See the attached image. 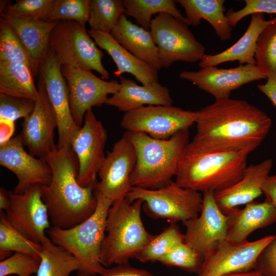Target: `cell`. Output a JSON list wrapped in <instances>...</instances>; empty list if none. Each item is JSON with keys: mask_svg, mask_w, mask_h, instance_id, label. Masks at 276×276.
Returning <instances> with one entry per match:
<instances>
[{"mask_svg": "<svg viewBox=\"0 0 276 276\" xmlns=\"http://www.w3.org/2000/svg\"><path fill=\"white\" fill-rule=\"evenodd\" d=\"M40 244L30 240L15 229L8 221L4 211H0V259L3 260L12 252L40 256Z\"/></svg>", "mask_w": 276, "mask_h": 276, "instance_id": "cell-32", "label": "cell"}, {"mask_svg": "<svg viewBox=\"0 0 276 276\" xmlns=\"http://www.w3.org/2000/svg\"><path fill=\"white\" fill-rule=\"evenodd\" d=\"M203 260V257L183 242L173 247L159 262L167 266L177 267L197 273Z\"/></svg>", "mask_w": 276, "mask_h": 276, "instance_id": "cell-38", "label": "cell"}, {"mask_svg": "<svg viewBox=\"0 0 276 276\" xmlns=\"http://www.w3.org/2000/svg\"><path fill=\"white\" fill-rule=\"evenodd\" d=\"M0 61L20 62L27 65L37 76L32 61L12 28L0 18Z\"/></svg>", "mask_w": 276, "mask_h": 276, "instance_id": "cell-36", "label": "cell"}, {"mask_svg": "<svg viewBox=\"0 0 276 276\" xmlns=\"http://www.w3.org/2000/svg\"><path fill=\"white\" fill-rule=\"evenodd\" d=\"M266 200L276 208V175L269 176L262 186Z\"/></svg>", "mask_w": 276, "mask_h": 276, "instance_id": "cell-45", "label": "cell"}, {"mask_svg": "<svg viewBox=\"0 0 276 276\" xmlns=\"http://www.w3.org/2000/svg\"><path fill=\"white\" fill-rule=\"evenodd\" d=\"M195 111L173 105H148L125 112L121 126L128 132L147 134L156 139H168L189 130L196 122Z\"/></svg>", "mask_w": 276, "mask_h": 276, "instance_id": "cell-10", "label": "cell"}, {"mask_svg": "<svg viewBox=\"0 0 276 276\" xmlns=\"http://www.w3.org/2000/svg\"><path fill=\"white\" fill-rule=\"evenodd\" d=\"M34 76L24 63L0 61V93L35 102L39 93Z\"/></svg>", "mask_w": 276, "mask_h": 276, "instance_id": "cell-29", "label": "cell"}, {"mask_svg": "<svg viewBox=\"0 0 276 276\" xmlns=\"http://www.w3.org/2000/svg\"><path fill=\"white\" fill-rule=\"evenodd\" d=\"M255 58L267 80H276V17L260 33Z\"/></svg>", "mask_w": 276, "mask_h": 276, "instance_id": "cell-33", "label": "cell"}, {"mask_svg": "<svg viewBox=\"0 0 276 276\" xmlns=\"http://www.w3.org/2000/svg\"><path fill=\"white\" fill-rule=\"evenodd\" d=\"M37 87L39 95L34 108L24 119L19 135L30 154L37 157H44L57 148L54 131L57 124L44 83L39 77Z\"/></svg>", "mask_w": 276, "mask_h": 276, "instance_id": "cell-18", "label": "cell"}, {"mask_svg": "<svg viewBox=\"0 0 276 276\" xmlns=\"http://www.w3.org/2000/svg\"><path fill=\"white\" fill-rule=\"evenodd\" d=\"M179 77L191 82L215 100L229 98L232 91L254 81L267 79L256 65L245 64L230 68L208 66L197 71H183Z\"/></svg>", "mask_w": 276, "mask_h": 276, "instance_id": "cell-19", "label": "cell"}, {"mask_svg": "<svg viewBox=\"0 0 276 276\" xmlns=\"http://www.w3.org/2000/svg\"><path fill=\"white\" fill-rule=\"evenodd\" d=\"M123 2L125 14L134 18L141 27L148 31H150L152 16L162 13L170 14L188 24L185 16L177 7L176 1L123 0Z\"/></svg>", "mask_w": 276, "mask_h": 276, "instance_id": "cell-31", "label": "cell"}, {"mask_svg": "<svg viewBox=\"0 0 276 276\" xmlns=\"http://www.w3.org/2000/svg\"><path fill=\"white\" fill-rule=\"evenodd\" d=\"M229 217L226 240L237 242L247 241L254 231L276 222V208L267 200L263 202L252 201L244 208H238L227 215Z\"/></svg>", "mask_w": 276, "mask_h": 276, "instance_id": "cell-26", "label": "cell"}, {"mask_svg": "<svg viewBox=\"0 0 276 276\" xmlns=\"http://www.w3.org/2000/svg\"><path fill=\"white\" fill-rule=\"evenodd\" d=\"M126 198L131 202L142 200L143 210L149 217L174 223L197 217L202 204L199 192L182 188L173 181L156 189L132 187Z\"/></svg>", "mask_w": 276, "mask_h": 276, "instance_id": "cell-8", "label": "cell"}, {"mask_svg": "<svg viewBox=\"0 0 276 276\" xmlns=\"http://www.w3.org/2000/svg\"><path fill=\"white\" fill-rule=\"evenodd\" d=\"M193 141L204 146L246 150L259 146L271 126L267 114L244 100L215 101L198 111Z\"/></svg>", "mask_w": 276, "mask_h": 276, "instance_id": "cell-1", "label": "cell"}, {"mask_svg": "<svg viewBox=\"0 0 276 276\" xmlns=\"http://www.w3.org/2000/svg\"><path fill=\"white\" fill-rule=\"evenodd\" d=\"M20 135L0 146V164L16 176L17 183L13 190L16 194L24 192L34 185H48L51 180V169L43 157H37L27 152Z\"/></svg>", "mask_w": 276, "mask_h": 276, "instance_id": "cell-20", "label": "cell"}, {"mask_svg": "<svg viewBox=\"0 0 276 276\" xmlns=\"http://www.w3.org/2000/svg\"><path fill=\"white\" fill-rule=\"evenodd\" d=\"M184 9L189 25L197 26L205 19L213 27L221 40L232 37L233 28L229 25L224 11V0H177Z\"/></svg>", "mask_w": 276, "mask_h": 276, "instance_id": "cell-28", "label": "cell"}, {"mask_svg": "<svg viewBox=\"0 0 276 276\" xmlns=\"http://www.w3.org/2000/svg\"><path fill=\"white\" fill-rule=\"evenodd\" d=\"M245 6L241 9L235 11L232 8L228 9L225 15L229 25L235 27L244 17L258 13H275L276 0H245Z\"/></svg>", "mask_w": 276, "mask_h": 276, "instance_id": "cell-42", "label": "cell"}, {"mask_svg": "<svg viewBox=\"0 0 276 276\" xmlns=\"http://www.w3.org/2000/svg\"><path fill=\"white\" fill-rule=\"evenodd\" d=\"M189 25L170 14H158L151 22L150 31L158 49L161 68H168L176 61L194 63L205 54Z\"/></svg>", "mask_w": 276, "mask_h": 276, "instance_id": "cell-9", "label": "cell"}, {"mask_svg": "<svg viewBox=\"0 0 276 276\" xmlns=\"http://www.w3.org/2000/svg\"><path fill=\"white\" fill-rule=\"evenodd\" d=\"M42 250L37 276H70L77 271L76 259L67 251L54 244L47 236L40 242Z\"/></svg>", "mask_w": 276, "mask_h": 276, "instance_id": "cell-30", "label": "cell"}, {"mask_svg": "<svg viewBox=\"0 0 276 276\" xmlns=\"http://www.w3.org/2000/svg\"><path fill=\"white\" fill-rule=\"evenodd\" d=\"M254 270L262 276H276V235L261 252Z\"/></svg>", "mask_w": 276, "mask_h": 276, "instance_id": "cell-43", "label": "cell"}, {"mask_svg": "<svg viewBox=\"0 0 276 276\" xmlns=\"http://www.w3.org/2000/svg\"><path fill=\"white\" fill-rule=\"evenodd\" d=\"M184 242L182 234L175 223H171L152 239L136 258L141 262L158 261L173 247Z\"/></svg>", "mask_w": 276, "mask_h": 276, "instance_id": "cell-35", "label": "cell"}, {"mask_svg": "<svg viewBox=\"0 0 276 276\" xmlns=\"http://www.w3.org/2000/svg\"><path fill=\"white\" fill-rule=\"evenodd\" d=\"M40 256L14 252L9 257L1 260L0 276L16 274L17 276H31L37 273Z\"/></svg>", "mask_w": 276, "mask_h": 276, "instance_id": "cell-39", "label": "cell"}, {"mask_svg": "<svg viewBox=\"0 0 276 276\" xmlns=\"http://www.w3.org/2000/svg\"><path fill=\"white\" fill-rule=\"evenodd\" d=\"M124 134L136 155L130 177L132 187L156 189L172 181L183 150L190 142L189 130L166 140L154 139L143 132L126 131Z\"/></svg>", "mask_w": 276, "mask_h": 276, "instance_id": "cell-4", "label": "cell"}, {"mask_svg": "<svg viewBox=\"0 0 276 276\" xmlns=\"http://www.w3.org/2000/svg\"><path fill=\"white\" fill-rule=\"evenodd\" d=\"M1 18L16 33L27 51L36 75L41 61L49 48L51 33L58 21L28 20L1 12Z\"/></svg>", "mask_w": 276, "mask_h": 276, "instance_id": "cell-24", "label": "cell"}, {"mask_svg": "<svg viewBox=\"0 0 276 276\" xmlns=\"http://www.w3.org/2000/svg\"><path fill=\"white\" fill-rule=\"evenodd\" d=\"M88 33L96 45L112 58L117 68L114 73L116 76L120 77L124 73H129L142 85L158 82V70L125 49L110 33L91 29Z\"/></svg>", "mask_w": 276, "mask_h": 276, "instance_id": "cell-23", "label": "cell"}, {"mask_svg": "<svg viewBox=\"0 0 276 276\" xmlns=\"http://www.w3.org/2000/svg\"><path fill=\"white\" fill-rule=\"evenodd\" d=\"M52 171L48 185L41 186L52 226L67 229L90 217L97 206V181L83 187L78 182L79 164L71 148H56L43 157Z\"/></svg>", "mask_w": 276, "mask_h": 276, "instance_id": "cell-2", "label": "cell"}, {"mask_svg": "<svg viewBox=\"0 0 276 276\" xmlns=\"http://www.w3.org/2000/svg\"><path fill=\"white\" fill-rule=\"evenodd\" d=\"M90 0H54L45 21L72 20L83 25L89 17Z\"/></svg>", "mask_w": 276, "mask_h": 276, "instance_id": "cell-37", "label": "cell"}, {"mask_svg": "<svg viewBox=\"0 0 276 276\" xmlns=\"http://www.w3.org/2000/svg\"><path fill=\"white\" fill-rule=\"evenodd\" d=\"M110 33L135 56L158 70L161 68L158 49L150 31L133 23L124 14Z\"/></svg>", "mask_w": 276, "mask_h": 276, "instance_id": "cell-27", "label": "cell"}, {"mask_svg": "<svg viewBox=\"0 0 276 276\" xmlns=\"http://www.w3.org/2000/svg\"><path fill=\"white\" fill-rule=\"evenodd\" d=\"M61 71L69 89L72 113L79 127L82 126L87 110L105 104L109 95H113L121 87L117 80L102 79L91 71L62 65Z\"/></svg>", "mask_w": 276, "mask_h": 276, "instance_id": "cell-12", "label": "cell"}, {"mask_svg": "<svg viewBox=\"0 0 276 276\" xmlns=\"http://www.w3.org/2000/svg\"><path fill=\"white\" fill-rule=\"evenodd\" d=\"M107 134L92 109L85 114L83 125L74 134L71 147L79 164L77 180L83 187L97 181V176L104 161Z\"/></svg>", "mask_w": 276, "mask_h": 276, "instance_id": "cell-13", "label": "cell"}, {"mask_svg": "<svg viewBox=\"0 0 276 276\" xmlns=\"http://www.w3.org/2000/svg\"><path fill=\"white\" fill-rule=\"evenodd\" d=\"M124 14L123 0H90L88 23L91 30L111 33Z\"/></svg>", "mask_w": 276, "mask_h": 276, "instance_id": "cell-34", "label": "cell"}, {"mask_svg": "<svg viewBox=\"0 0 276 276\" xmlns=\"http://www.w3.org/2000/svg\"><path fill=\"white\" fill-rule=\"evenodd\" d=\"M10 191L3 187L0 188V211L5 212L10 205Z\"/></svg>", "mask_w": 276, "mask_h": 276, "instance_id": "cell-47", "label": "cell"}, {"mask_svg": "<svg viewBox=\"0 0 276 276\" xmlns=\"http://www.w3.org/2000/svg\"><path fill=\"white\" fill-rule=\"evenodd\" d=\"M53 2L54 0H18L14 4L8 3L2 12L25 19L45 21Z\"/></svg>", "mask_w": 276, "mask_h": 276, "instance_id": "cell-40", "label": "cell"}, {"mask_svg": "<svg viewBox=\"0 0 276 276\" xmlns=\"http://www.w3.org/2000/svg\"><path fill=\"white\" fill-rule=\"evenodd\" d=\"M275 235L251 242L225 240L204 258L197 276H224L254 270L261 252Z\"/></svg>", "mask_w": 276, "mask_h": 276, "instance_id": "cell-15", "label": "cell"}, {"mask_svg": "<svg viewBox=\"0 0 276 276\" xmlns=\"http://www.w3.org/2000/svg\"><path fill=\"white\" fill-rule=\"evenodd\" d=\"M35 102L0 93L1 120L14 122L16 120L25 119L33 111Z\"/></svg>", "mask_w": 276, "mask_h": 276, "instance_id": "cell-41", "label": "cell"}, {"mask_svg": "<svg viewBox=\"0 0 276 276\" xmlns=\"http://www.w3.org/2000/svg\"><path fill=\"white\" fill-rule=\"evenodd\" d=\"M136 162L134 147L127 136L122 137L107 152L98 172L95 192L112 203L126 197L132 187L130 177Z\"/></svg>", "mask_w": 276, "mask_h": 276, "instance_id": "cell-16", "label": "cell"}, {"mask_svg": "<svg viewBox=\"0 0 276 276\" xmlns=\"http://www.w3.org/2000/svg\"><path fill=\"white\" fill-rule=\"evenodd\" d=\"M50 48L62 65L95 71L104 80L109 73L102 62L104 54L85 25L72 20L58 21L50 35Z\"/></svg>", "mask_w": 276, "mask_h": 276, "instance_id": "cell-7", "label": "cell"}, {"mask_svg": "<svg viewBox=\"0 0 276 276\" xmlns=\"http://www.w3.org/2000/svg\"><path fill=\"white\" fill-rule=\"evenodd\" d=\"M121 87L105 104L125 112L148 105H172L169 89L159 82L139 85L133 80L120 77Z\"/></svg>", "mask_w": 276, "mask_h": 276, "instance_id": "cell-22", "label": "cell"}, {"mask_svg": "<svg viewBox=\"0 0 276 276\" xmlns=\"http://www.w3.org/2000/svg\"><path fill=\"white\" fill-rule=\"evenodd\" d=\"M98 203L93 214L84 221L67 229L51 226L46 233L56 245L77 261V276H96L105 270L100 256L105 236L106 220L112 202L95 192Z\"/></svg>", "mask_w": 276, "mask_h": 276, "instance_id": "cell-6", "label": "cell"}, {"mask_svg": "<svg viewBox=\"0 0 276 276\" xmlns=\"http://www.w3.org/2000/svg\"><path fill=\"white\" fill-rule=\"evenodd\" d=\"M62 65L50 48L40 62L38 75L42 80L55 114L58 131L57 148H71L73 137L80 127L73 118L69 89L61 71Z\"/></svg>", "mask_w": 276, "mask_h": 276, "instance_id": "cell-11", "label": "cell"}, {"mask_svg": "<svg viewBox=\"0 0 276 276\" xmlns=\"http://www.w3.org/2000/svg\"><path fill=\"white\" fill-rule=\"evenodd\" d=\"M249 153L208 147L192 140L181 155L175 181L182 188L202 193L224 189L242 177Z\"/></svg>", "mask_w": 276, "mask_h": 276, "instance_id": "cell-3", "label": "cell"}, {"mask_svg": "<svg viewBox=\"0 0 276 276\" xmlns=\"http://www.w3.org/2000/svg\"><path fill=\"white\" fill-rule=\"evenodd\" d=\"M96 276H154L149 271L134 267L129 263L115 265L113 267L106 268L100 274Z\"/></svg>", "mask_w": 276, "mask_h": 276, "instance_id": "cell-44", "label": "cell"}, {"mask_svg": "<svg viewBox=\"0 0 276 276\" xmlns=\"http://www.w3.org/2000/svg\"><path fill=\"white\" fill-rule=\"evenodd\" d=\"M224 276H262L259 272L253 270L248 272L235 273L225 275Z\"/></svg>", "mask_w": 276, "mask_h": 276, "instance_id": "cell-48", "label": "cell"}, {"mask_svg": "<svg viewBox=\"0 0 276 276\" xmlns=\"http://www.w3.org/2000/svg\"><path fill=\"white\" fill-rule=\"evenodd\" d=\"M228 219L217 204L214 192L203 193L200 215L182 222L184 242L204 258L226 240Z\"/></svg>", "mask_w": 276, "mask_h": 276, "instance_id": "cell-14", "label": "cell"}, {"mask_svg": "<svg viewBox=\"0 0 276 276\" xmlns=\"http://www.w3.org/2000/svg\"><path fill=\"white\" fill-rule=\"evenodd\" d=\"M10 198L9 207L4 212L8 221L25 237L40 244L46 236L45 233L52 226L42 198L41 186H31L20 194L10 191Z\"/></svg>", "mask_w": 276, "mask_h": 276, "instance_id": "cell-17", "label": "cell"}, {"mask_svg": "<svg viewBox=\"0 0 276 276\" xmlns=\"http://www.w3.org/2000/svg\"><path fill=\"white\" fill-rule=\"evenodd\" d=\"M273 20H265L264 14L251 15L249 25L242 36L232 46L216 54H205L198 63L201 68L238 61L241 65H256L255 56L258 37L262 30Z\"/></svg>", "mask_w": 276, "mask_h": 276, "instance_id": "cell-25", "label": "cell"}, {"mask_svg": "<svg viewBox=\"0 0 276 276\" xmlns=\"http://www.w3.org/2000/svg\"><path fill=\"white\" fill-rule=\"evenodd\" d=\"M272 165V159L268 158L247 166L239 181L214 192L215 201L220 210L227 215L238 206L252 202L262 195L263 184L269 176Z\"/></svg>", "mask_w": 276, "mask_h": 276, "instance_id": "cell-21", "label": "cell"}, {"mask_svg": "<svg viewBox=\"0 0 276 276\" xmlns=\"http://www.w3.org/2000/svg\"><path fill=\"white\" fill-rule=\"evenodd\" d=\"M143 204L142 200L131 202L126 197L110 207L100 256L104 267L128 263L153 238L142 221Z\"/></svg>", "mask_w": 276, "mask_h": 276, "instance_id": "cell-5", "label": "cell"}, {"mask_svg": "<svg viewBox=\"0 0 276 276\" xmlns=\"http://www.w3.org/2000/svg\"><path fill=\"white\" fill-rule=\"evenodd\" d=\"M257 87L276 107V80H267L266 83L259 84Z\"/></svg>", "mask_w": 276, "mask_h": 276, "instance_id": "cell-46", "label": "cell"}]
</instances>
